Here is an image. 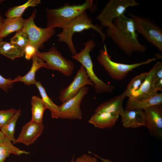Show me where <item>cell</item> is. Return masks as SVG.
I'll return each mask as SVG.
<instances>
[{
  "mask_svg": "<svg viewBox=\"0 0 162 162\" xmlns=\"http://www.w3.org/2000/svg\"><path fill=\"white\" fill-rule=\"evenodd\" d=\"M32 64L29 71L23 76H18L14 80L15 82L20 81L23 82L26 85L35 84L36 82L35 76L36 72L40 68L44 67L47 68V65L45 61L36 55L32 58Z\"/></svg>",
  "mask_w": 162,
  "mask_h": 162,
  "instance_id": "cell-18",
  "label": "cell"
},
{
  "mask_svg": "<svg viewBox=\"0 0 162 162\" xmlns=\"http://www.w3.org/2000/svg\"><path fill=\"white\" fill-rule=\"evenodd\" d=\"M41 3L40 0H29L24 4L9 8L5 14L7 18L22 17L25 10L30 7H34Z\"/></svg>",
  "mask_w": 162,
  "mask_h": 162,
  "instance_id": "cell-25",
  "label": "cell"
},
{
  "mask_svg": "<svg viewBox=\"0 0 162 162\" xmlns=\"http://www.w3.org/2000/svg\"><path fill=\"white\" fill-rule=\"evenodd\" d=\"M87 85L94 86L84 68L81 65L72 82L68 86L60 91L59 99L63 103L74 96L82 88Z\"/></svg>",
  "mask_w": 162,
  "mask_h": 162,
  "instance_id": "cell-11",
  "label": "cell"
},
{
  "mask_svg": "<svg viewBox=\"0 0 162 162\" xmlns=\"http://www.w3.org/2000/svg\"><path fill=\"white\" fill-rule=\"evenodd\" d=\"M37 10H34L30 16L26 19L21 30L28 36L29 43L37 50L42 48L44 44L49 40L55 33V28L38 26L34 22Z\"/></svg>",
  "mask_w": 162,
  "mask_h": 162,
  "instance_id": "cell-7",
  "label": "cell"
},
{
  "mask_svg": "<svg viewBox=\"0 0 162 162\" xmlns=\"http://www.w3.org/2000/svg\"><path fill=\"white\" fill-rule=\"evenodd\" d=\"M145 126L150 134L158 139H162V106L158 104L149 107L143 110Z\"/></svg>",
  "mask_w": 162,
  "mask_h": 162,
  "instance_id": "cell-12",
  "label": "cell"
},
{
  "mask_svg": "<svg viewBox=\"0 0 162 162\" xmlns=\"http://www.w3.org/2000/svg\"><path fill=\"white\" fill-rule=\"evenodd\" d=\"M17 110L14 108L0 110V129L14 116Z\"/></svg>",
  "mask_w": 162,
  "mask_h": 162,
  "instance_id": "cell-29",
  "label": "cell"
},
{
  "mask_svg": "<svg viewBox=\"0 0 162 162\" xmlns=\"http://www.w3.org/2000/svg\"><path fill=\"white\" fill-rule=\"evenodd\" d=\"M148 75V72H144L134 77L127 86L125 90L126 96L129 97L131 93L138 90L141 87Z\"/></svg>",
  "mask_w": 162,
  "mask_h": 162,
  "instance_id": "cell-27",
  "label": "cell"
},
{
  "mask_svg": "<svg viewBox=\"0 0 162 162\" xmlns=\"http://www.w3.org/2000/svg\"><path fill=\"white\" fill-rule=\"evenodd\" d=\"M38 50L34 46L29 44L24 49V55L25 58L27 60H30L34 56L36 55Z\"/></svg>",
  "mask_w": 162,
  "mask_h": 162,
  "instance_id": "cell-31",
  "label": "cell"
},
{
  "mask_svg": "<svg viewBox=\"0 0 162 162\" xmlns=\"http://www.w3.org/2000/svg\"><path fill=\"white\" fill-rule=\"evenodd\" d=\"M126 97L125 90L122 94L101 103L96 109L95 112H104L119 116L124 110L122 104Z\"/></svg>",
  "mask_w": 162,
  "mask_h": 162,
  "instance_id": "cell-16",
  "label": "cell"
},
{
  "mask_svg": "<svg viewBox=\"0 0 162 162\" xmlns=\"http://www.w3.org/2000/svg\"><path fill=\"white\" fill-rule=\"evenodd\" d=\"M10 41L24 49L30 44L28 35L21 30L16 32L15 35L10 39Z\"/></svg>",
  "mask_w": 162,
  "mask_h": 162,
  "instance_id": "cell-28",
  "label": "cell"
},
{
  "mask_svg": "<svg viewBox=\"0 0 162 162\" xmlns=\"http://www.w3.org/2000/svg\"><path fill=\"white\" fill-rule=\"evenodd\" d=\"M89 87L82 88L74 97L58 106L59 118L81 120L82 118L80 104L84 97L88 93Z\"/></svg>",
  "mask_w": 162,
  "mask_h": 162,
  "instance_id": "cell-10",
  "label": "cell"
},
{
  "mask_svg": "<svg viewBox=\"0 0 162 162\" xmlns=\"http://www.w3.org/2000/svg\"><path fill=\"white\" fill-rule=\"evenodd\" d=\"M162 103V93L156 92L148 97L139 100L128 99L125 110L144 109Z\"/></svg>",
  "mask_w": 162,
  "mask_h": 162,
  "instance_id": "cell-15",
  "label": "cell"
},
{
  "mask_svg": "<svg viewBox=\"0 0 162 162\" xmlns=\"http://www.w3.org/2000/svg\"><path fill=\"white\" fill-rule=\"evenodd\" d=\"M15 82L11 78L7 79L0 74V88L6 92L13 87Z\"/></svg>",
  "mask_w": 162,
  "mask_h": 162,
  "instance_id": "cell-30",
  "label": "cell"
},
{
  "mask_svg": "<svg viewBox=\"0 0 162 162\" xmlns=\"http://www.w3.org/2000/svg\"><path fill=\"white\" fill-rule=\"evenodd\" d=\"M20 156L22 154H28L29 152L21 150L14 146L11 141L6 137L0 141V162H4L10 154Z\"/></svg>",
  "mask_w": 162,
  "mask_h": 162,
  "instance_id": "cell-21",
  "label": "cell"
},
{
  "mask_svg": "<svg viewBox=\"0 0 162 162\" xmlns=\"http://www.w3.org/2000/svg\"><path fill=\"white\" fill-rule=\"evenodd\" d=\"M4 19L3 18L2 15L0 14V31L1 26L3 23ZM3 41L2 38L0 36V43Z\"/></svg>",
  "mask_w": 162,
  "mask_h": 162,
  "instance_id": "cell-35",
  "label": "cell"
},
{
  "mask_svg": "<svg viewBox=\"0 0 162 162\" xmlns=\"http://www.w3.org/2000/svg\"><path fill=\"white\" fill-rule=\"evenodd\" d=\"M153 86L156 90L162 91V78L155 80L154 81Z\"/></svg>",
  "mask_w": 162,
  "mask_h": 162,
  "instance_id": "cell-34",
  "label": "cell"
},
{
  "mask_svg": "<svg viewBox=\"0 0 162 162\" xmlns=\"http://www.w3.org/2000/svg\"><path fill=\"white\" fill-rule=\"evenodd\" d=\"M74 162H99L97 159L89 155L84 154L77 158Z\"/></svg>",
  "mask_w": 162,
  "mask_h": 162,
  "instance_id": "cell-33",
  "label": "cell"
},
{
  "mask_svg": "<svg viewBox=\"0 0 162 162\" xmlns=\"http://www.w3.org/2000/svg\"><path fill=\"white\" fill-rule=\"evenodd\" d=\"M103 162H113V161H112L110 160H108V159H104L103 160Z\"/></svg>",
  "mask_w": 162,
  "mask_h": 162,
  "instance_id": "cell-37",
  "label": "cell"
},
{
  "mask_svg": "<svg viewBox=\"0 0 162 162\" xmlns=\"http://www.w3.org/2000/svg\"><path fill=\"white\" fill-rule=\"evenodd\" d=\"M106 32V35L128 56L134 52H144L146 50V46L138 40L133 21L124 14L114 18Z\"/></svg>",
  "mask_w": 162,
  "mask_h": 162,
  "instance_id": "cell-1",
  "label": "cell"
},
{
  "mask_svg": "<svg viewBox=\"0 0 162 162\" xmlns=\"http://www.w3.org/2000/svg\"><path fill=\"white\" fill-rule=\"evenodd\" d=\"M41 97V98L47 108L50 111L52 117L59 118V111L58 106L47 95L45 88L39 81H37L35 84Z\"/></svg>",
  "mask_w": 162,
  "mask_h": 162,
  "instance_id": "cell-24",
  "label": "cell"
},
{
  "mask_svg": "<svg viewBox=\"0 0 162 162\" xmlns=\"http://www.w3.org/2000/svg\"><path fill=\"white\" fill-rule=\"evenodd\" d=\"M157 59L156 57H153L145 61L131 64L116 62L112 60L104 44V49L100 51L97 58L98 62L104 68L110 76L112 79L118 80L124 79L128 74L134 69L150 63Z\"/></svg>",
  "mask_w": 162,
  "mask_h": 162,
  "instance_id": "cell-5",
  "label": "cell"
},
{
  "mask_svg": "<svg viewBox=\"0 0 162 162\" xmlns=\"http://www.w3.org/2000/svg\"><path fill=\"white\" fill-rule=\"evenodd\" d=\"M154 68V81L162 78V62H158L153 66Z\"/></svg>",
  "mask_w": 162,
  "mask_h": 162,
  "instance_id": "cell-32",
  "label": "cell"
},
{
  "mask_svg": "<svg viewBox=\"0 0 162 162\" xmlns=\"http://www.w3.org/2000/svg\"><path fill=\"white\" fill-rule=\"evenodd\" d=\"M36 55L44 60L47 69L58 71L68 77L72 74L75 68L74 62L63 57L55 46L52 47L47 52L38 50Z\"/></svg>",
  "mask_w": 162,
  "mask_h": 162,
  "instance_id": "cell-8",
  "label": "cell"
},
{
  "mask_svg": "<svg viewBox=\"0 0 162 162\" xmlns=\"http://www.w3.org/2000/svg\"><path fill=\"white\" fill-rule=\"evenodd\" d=\"M154 66L148 72V75L145 80L137 90L132 92L128 97L130 100H139L147 97L157 92L153 86Z\"/></svg>",
  "mask_w": 162,
  "mask_h": 162,
  "instance_id": "cell-17",
  "label": "cell"
},
{
  "mask_svg": "<svg viewBox=\"0 0 162 162\" xmlns=\"http://www.w3.org/2000/svg\"><path fill=\"white\" fill-rule=\"evenodd\" d=\"M21 113L20 110H17L14 116L0 129L5 136L13 142L16 139L14 137L15 128L16 122Z\"/></svg>",
  "mask_w": 162,
  "mask_h": 162,
  "instance_id": "cell-26",
  "label": "cell"
},
{
  "mask_svg": "<svg viewBox=\"0 0 162 162\" xmlns=\"http://www.w3.org/2000/svg\"><path fill=\"white\" fill-rule=\"evenodd\" d=\"M0 54L13 60L24 56V48L10 42L0 43Z\"/></svg>",
  "mask_w": 162,
  "mask_h": 162,
  "instance_id": "cell-22",
  "label": "cell"
},
{
  "mask_svg": "<svg viewBox=\"0 0 162 162\" xmlns=\"http://www.w3.org/2000/svg\"><path fill=\"white\" fill-rule=\"evenodd\" d=\"M96 46L92 40H88L84 44V48L72 58L80 62L84 68L88 76L94 85L95 92L98 94L103 93H111L115 89L113 85L107 84L99 79L93 70V65L90 55Z\"/></svg>",
  "mask_w": 162,
  "mask_h": 162,
  "instance_id": "cell-4",
  "label": "cell"
},
{
  "mask_svg": "<svg viewBox=\"0 0 162 162\" xmlns=\"http://www.w3.org/2000/svg\"><path fill=\"white\" fill-rule=\"evenodd\" d=\"M4 1V0H0V5L3 3Z\"/></svg>",
  "mask_w": 162,
  "mask_h": 162,
  "instance_id": "cell-39",
  "label": "cell"
},
{
  "mask_svg": "<svg viewBox=\"0 0 162 162\" xmlns=\"http://www.w3.org/2000/svg\"><path fill=\"white\" fill-rule=\"evenodd\" d=\"M119 115L122 124L125 128H136L142 126H145V113L142 110H123Z\"/></svg>",
  "mask_w": 162,
  "mask_h": 162,
  "instance_id": "cell-14",
  "label": "cell"
},
{
  "mask_svg": "<svg viewBox=\"0 0 162 162\" xmlns=\"http://www.w3.org/2000/svg\"><path fill=\"white\" fill-rule=\"evenodd\" d=\"M139 4L135 0H110L98 15L96 19L102 27L107 28L112 24L114 18L124 14L128 8Z\"/></svg>",
  "mask_w": 162,
  "mask_h": 162,
  "instance_id": "cell-9",
  "label": "cell"
},
{
  "mask_svg": "<svg viewBox=\"0 0 162 162\" xmlns=\"http://www.w3.org/2000/svg\"><path fill=\"white\" fill-rule=\"evenodd\" d=\"M134 23L137 33L140 34L149 42L162 52V30L149 19L129 14Z\"/></svg>",
  "mask_w": 162,
  "mask_h": 162,
  "instance_id": "cell-6",
  "label": "cell"
},
{
  "mask_svg": "<svg viewBox=\"0 0 162 162\" xmlns=\"http://www.w3.org/2000/svg\"><path fill=\"white\" fill-rule=\"evenodd\" d=\"M44 128L43 123H38L31 120L23 126L19 136L13 144L22 143L29 146L40 136Z\"/></svg>",
  "mask_w": 162,
  "mask_h": 162,
  "instance_id": "cell-13",
  "label": "cell"
},
{
  "mask_svg": "<svg viewBox=\"0 0 162 162\" xmlns=\"http://www.w3.org/2000/svg\"><path fill=\"white\" fill-rule=\"evenodd\" d=\"M118 115L106 112H95L88 121L95 127L101 129L113 126L118 120Z\"/></svg>",
  "mask_w": 162,
  "mask_h": 162,
  "instance_id": "cell-19",
  "label": "cell"
},
{
  "mask_svg": "<svg viewBox=\"0 0 162 162\" xmlns=\"http://www.w3.org/2000/svg\"><path fill=\"white\" fill-rule=\"evenodd\" d=\"M26 20L22 16L4 19L1 28L0 37L2 38L14 32L21 30Z\"/></svg>",
  "mask_w": 162,
  "mask_h": 162,
  "instance_id": "cell-20",
  "label": "cell"
},
{
  "mask_svg": "<svg viewBox=\"0 0 162 162\" xmlns=\"http://www.w3.org/2000/svg\"><path fill=\"white\" fill-rule=\"evenodd\" d=\"M70 162H74V156H73L72 158V159L71 160Z\"/></svg>",
  "mask_w": 162,
  "mask_h": 162,
  "instance_id": "cell-38",
  "label": "cell"
},
{
  "mask_svg": "<svg viewBox=\"0 0 162 162\" xmlns=\"http://www.w3.org/2000/svg\"><path fill=\"white\" fill-rule=\"evenodd\" d=\"M5 137V136L0 130V141H2Z\"/></svg>",
  "mask_w": 162,
  "mask_h": 162,
  "instance_id": "cell-36",
  "label": "cell"
},
{
  "mask_svg": "<svg viewBox=\"0 0 162 162\" xmlns=\"http://www.w3.org/2000/svg\"><path fill=\"white\" fill-rule=\"evenodd\" d=\"M32 117L31 121L35 122L43 123L44 112L47 109L41 98L36 96H33L31 100Z\"/></svg>",
  "mask_w": 162,
  "mask_h": 162,
  "instance_id": "cell-23",
  "label": "cell"
},
{
  "mask_svg": "<svg viewBox=\"0 0 162 162\" xmlns=\"http://www.w3.org/2000/svg\"><path fill=\"white\" fill-rule=\"evenodd\" d=\"M97 9L92 0H86L78 5L65 4L58 8L46 9V27L62 29L67 24L87 10L93 12Z\"/></svg>",
  "mask_w": 162,
  "mask_h": 162,
  "instance_id": "cell-2",
  "label": "cell"
},
{
  "mask_svg": "<svg viewBox=\"0 0 162 162\" xmlns=\"http://www.w3.org/2000/svg\"><path fill=\"white\" fill-rule=\"evenodd\" d=\"M90 28L94 30L99 34L102 42L104 43L106 35L103 32L102 27L93 24L92 19L87 14L86 11L75 18L63 28L62 32L57 35L58 37V40L60 42L65 43L72 56L75 55L77 52L72 40L74 34Z\"/></svg>",
  "mask_w": 162,
  "mask_h": 162,
  "instance_id": "cell-3",
  "label": "cell"
}]
</instances>
